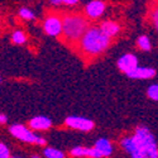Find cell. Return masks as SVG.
Masks as SVG:
<instances>
[{
	"mask_svg": "<svg viewBox=\"0 0 158 158\" xmlns=\"http://www.w3.org/2000/svg\"><path fill=\"white\" fill-rule=\"evenodd\" d=\"M64 124L71 129L80 130V131H91L95 127V123L85 116L78 115H70L64 119Z\"/></svg>",
	"mask_w": 158,
	"mask_h": 158,
	"instance_id": "cell-6",
	"label": "cell"
},
{
	"mask_svg": "<svg viewBox=\"0 0 158 158\" xmlns=\"http://www.w3.org/2000/svg\"><path fill=\"white\" fill-rule=\"evenodd\" d=\"M93 148L98 152V154L100 156V158L111 156V153H113V151H114L113 144H111V142H110L108 138H100V139H98V140L95 142V144H94Z\"/></svg>",
	"mask_w": 158,
	"mask_h": 158,
	"instance_id": "cell-11",
	"label": "cell"
},
{
	"mask_svg": "<svg viewBox=\"0 0 158 158\" xmlns=\"http://www.w3.org/2000/svg\"><path fill=\"white\" fill-rule=\"evenodd\" d=\"M120 147L130 158H158L156 137L146 125H138L133 135L123 138Z\"/></svg>",
	"mask_w": 158,
	"mask_h": 158,
	"instance_id": "cell-1",
	"label": "cell"
},
{
	"mask_svg": "<svg viewBox=\"0 0 158 158\" xmlns=\"http://www.w3.org/2000/svg\"><path fill=\"white\" fill-rule=\"evenodd\" d=\"M0 82H2V78H0Z\"/></svg>",
	"mask_w": 158,
	"mask_h": 158,
	"instance_id": "cell-26",
	"label": "cell"
},
{
	"mask_svg": "<svg viewBox=\"0 0 158 158\" xmlns=\"http://www.w3.org/2000/svg\"><path fill=\"white\" fill-rule=\"evenodd\" d=\"M51 5H62V0H52L49 2Z\"/></svg>",
	"mask_w": 158,
	"mask_h": 158,
	"instance_id": "cell-23",
	"label": "cell"
},
{
	"mask_svg": "<svg viewBox=\"0 0 158 158\" xmlns=\"http://www.w3.org/2000/svg\"><path fill=\"white\" fill-rule=\"evenodd\" d=\"M43 31L47 35L60 37L62 33V17L58 14H48L43 20Z\"/></svg>",
	"mask_w": 158,
	"mask_h": 158,
	"instance_id": "cell-5",
	"label": "cell"
},
{
	"mask_svg": "<svg viewBox=\"0 0 158 158\" xmlns=\"http://www.w3.org/2000/svg\"><path fill=\"white\" fill-rule=\"evenodd\" d=\"M147 95L151 100L153 101H157L158 100V85L157 84H152L148 86V90H147Z\"/></svg>",
	"mask_w": 158,
	"mask_h": 158,
	"instance_id": "cell-18",
	"label": "cell"
},
{
	"mask_svg": "<svg viewBox=\"0 0 158 158\" xmlns=\"http://www.w3.org/2000/svg\"><path fill=\"white\" fill-rule=\"evenodd\" d=\"M156 70L152 67H146V66H138L133 71H130L129 73H127V76L129 78H133V80H149L156 76Z\"/></svg>",
	"mask_w": 158,
	"mask_h": 158,
	"instance_id": "cell-9",
	"label": "cell"
},
{
	"mask_svg": "<svg viewBox=\"0 0 158 158\" xmlns=\"http://www.w3.org/2000/svg\"><path fill=\"white\" fill-rule=\"evenodd\" d=\"M105 9H106V4L100 0H93V2H89L85 5V13L89 19H98L100 18Z\"/></svg>",
	"mask_w": 158,
	"mask_h": 158,
	"instance_id": "cell-8",
	"label": "cell"
},
{
	"mask_svg": "<svg viewBox=\"0 0 158 158\" xmlns=\"http://www.w3.org/2000/svg\"><path fill=\"white\" fill-rule=\"evenodd\" d=\"M10 158H23V157H18V156H17V157H10Z\"/></svg>",
	"mask_w": 158,
	"mask_h": 158,
	"instance_id": "cell-25",
	"label": "cell"
},
{
	"mask_svg": "<svg viewBox=\"0 0 158 158\" xmlns=\"http://www.w3.org/2000/svg\"><path fill=\"white\" fill-rule=\"evenodd\" d=\"M70 154L72 157L76 158H81V157H89V158H100V156L98 154V152L91 148V147H81V146H77L73 147L70 151Z\"/></svg>",
	"mask_w": 158,
	"mask_h": 158,
	"instance_id": "cell-13",
	"label": "cell"
},
{
	"mask_svg": "<svg viewBox=\"0 0 158 158\" xmlns=\"http://www.w3.org/2000/svg\"><path fill=\"white\" fill-rule=\"evenodd\" d=\"M116 64H118V69L127 75L130 71H133L135 67H138V58L133 53H125L119 57Z\"/></svg>",
	"mask_w": 158,
	"mask_h": 158,
	"instance_id": "cell-7",
	"label": "cell"
},
{
	"mask_svg": "<svg viewBox=\"0 0 158 158\" xmlns=\"http://www.w3.org/2000/svg\"><path fill=\"white\" fill-rule=\"evenodd\" d=\"M18 15H19L22 19H24V20H33V19L35 18L34 11H33L32 9L27 8V6L20 8V9L18 10Z\"/></svg>",
	"mask_w": 158,
	"mask_h": 158,
	"instance_id": "cell-17",
	"label": "cell"
},
{
	"mask_svg": "<svg viewBox=\"0 0 158 158\" xmlns=\"http://www.w3.org/2000/svg\"><path fill=\"white\" fill-rule=\"evenodd\" d=\"M110 41L111 39L102 34L99 27H89L77 44L86 57L93 58L104 53L110 46Z\"/></svg>",
	"mask_w": 158,
	"mask_h": 158,
	"instance_id": "cell-2",
	"label": "cell"
},
{
	"mask_svg": "<svg viewBox=\"0 0 158 158\" xmlns=\"http://www.w3.org/2000/svg\"><path fill=\"white\" fill-rule=\"evenodd\" d=\"M8 122V116L5 114H2L0 113V124H5Z\"/></svg>",
	"mask_w": 158,
	"mask_h": 158,
	"instance_id": "cell-22",
	"label": "cell"
},
{
	"mask_svg": "<svg viewBox=\"0 0 158 158\" xmlns=\"http://www.w3.org/2000/svg\"><path fill=\"white\" fill-rule=\"evenodd\" d=\"M31 158H41V156H38V154H32Z\"/></svg>",
	"mask_w": 158,
	"mask_h": 158,
	"instance_id": "cell-24",
	"label": "cell"
},
{
	"mask_svg": "<svg viewBox=\"0 0 158 158\" xmlns=\"http://www.w3.org/2000/svg\"><path fill=\"white\" fill-rule=\"evenodd\" d=\"M76 4H78V0H62V5L72 6V5H76Z\"/></svg>",
	"mask_w": 158,
	"mask_h": 158,
	"instance_id": "cell-20",
	"label": "cell"
},
{
	"mask_svg": "<svg viewBox=\"0 0 158 158\" xmlns=\"http://www.w3.org/2000/svg\"><path fill=\"white\" fill-rule=\"evenodd\" d=\"M10 149L5 143L0 142V158H10Z\"/></svg>",
	"mask_w": 158,
	"mask_h": 158,
	"instance_id": "cell-19",
	"label": "cell"
},
{
	"mask_svg": "<svg viewBox=\"0 0 158 158\" xmlns=\"http://www.w3.org/2000/svg\"><path fill=\"white\" fill-rule=\"evenodd\" d=\"M9 131L13 137H15L18 140L24 142V143H29V144H37V146H46L47 140L37 135L34 131L28 129L23 124H13L9 128Z\"/></svg>",
	"mask_w": 158,
	"mask_h": 158,
	"instance_id": "cell-4",
	"label": "cell"
},
{
	"mask_svg": "<svg viewBox=\"0 0 158 158\" xmlns=\"http://www.w3.org/2000/svg\"><path fill=\"white\" fill-rule=\"evenodd\" d=\"M43 154L46 158H64V153L55 147H46L43 149Z\"/></svg>",
	"mask_w": 158,
	"mask_h": 158,
	"instance_id": "cell-15",
	"label": "cell"
},
{
	"mask_svg": "<svg viewBox=\"0 0 158 158\" xmlns=\"http://www.w3.org/2000/svg\"><path fill=\"white\" fill-rule=\"evenodd\" d=\"M31 130H37V131H41V130H47L52 127V120L49 119L48 116H44V115H37L34 118L29 120L28 123Z\"/></svg>",
	"mask_w": 158,
	"mask_h": 158,
	"instance_id": "cell-10",
	"label": "cell"
},
{
	"mask_svg": "<svg viewBox=\"0 0 158 158\" xmlns=\"http://www.w3.org/2000/svg\"><path fill=\"white\" fill-rule=\"evenodd\" d=\"M11 42L14 44H18V46L24 44L27 42V35H25V33L23 31H15L11 34Z\"/></svg>",
	"mask_w": 158,
	"mask_h": 158,
	"instance_id": "cell-16",
	"label": "cell"
},
{
	"mask_svg": "<svg viewBox=\"0 0 158 158\" xmlns=\"http://www.w3.org/2000/svg\"><path fill=\"white\" fill-rule=\"evenodd\" d=\"M153 23H154V27L157 28V25H158V11H157V9H154V11H153Z\"/></svg>",
	"mask_w": 158,
	"mask_h": 158,
	"instance_id": "cell-21",
	"label": "cell"
},
{
	"mask_svg": "<svg viewBox=\"0 0 158 158\" xmlns=\"http://www.w3.org/2000/svg\"><path fill=\"white\" fill-rule=\"evenodd\" d=\"M89 27V20L85 17L80 14H66L62 17L61 35L67 43L76 46Z\"/></svg>",
	"mask_w": 158,
	"mask_h": 158,
	"instance_id": "cell-3",
	"label": "cell"
},
{
	"mask_svg": "<svg viewBox=\"0 0 158 158\" xmlns=\"http://www.w3.org/2000/svg\"><path fill=\"white\" fill-rule=\"evenodd\" d=\"M137 44H138V48L144 51V52H149L152 49V43L149 41V38L147 35H139L138 39H137Z\"/></svg>",
	"mask_w": 158,
	"mask_h": 158,
	"instance_id": "cell-14",
	"label": "cell"
},
{
	"mask_svg": "<svg viewBox=\"0 0 158 158\" xmlns=\"http://www.w3.org/2000/svg\"><path fill=\"white\" fill-rule=\"evenodd\" d=\"M99 29L102 32V34H105L108 38H113L115 37L118 33H119L120 31V25L118 24L116 22H113V20H105L100 24Z\"/></svg>",
	"mask_w": 158,
	"mask_h": 158,
	"instance_id": "cell-12",
	"label": "cell"
}]
</instances>
